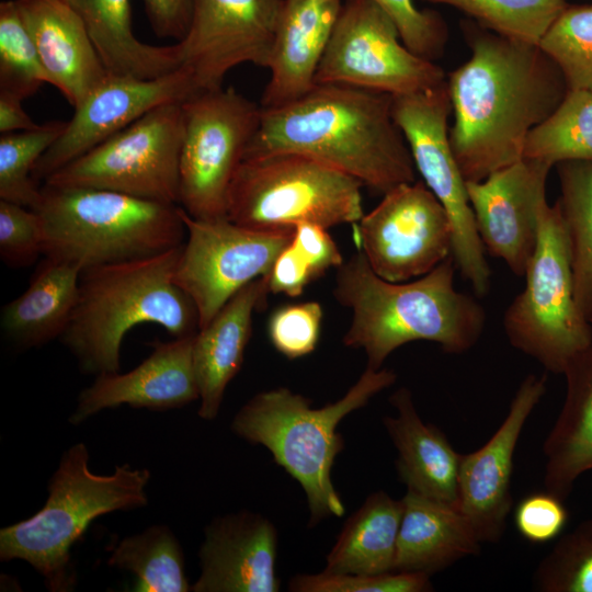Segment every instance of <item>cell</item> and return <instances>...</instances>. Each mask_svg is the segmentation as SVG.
<instances>
[{
  "instance_id": "obj_39",
  "label": "cell",
  "mask_w": 592,
  "mask_h": 592,
  "mask_svg": "<svg viewBox=\"0 0 592 592\" xmlns=\"http://www.w3.org/2000/svg\"><path fill=\"white\" fill-rule=\"evenodd\" d=\"M430 576L419 572L388 571L377 574L331 573L297 574L289 581L294 592H426L433 585Z\"/></svg>"
},
{
  "instance_id": "obj_37",
  "label": "cell",
  "mask_w": 592,
  "mask_h": 592,
  "mask_svg": "<svg viewBox=\"0 0 592 592\" xmlns=\"http://www.w3.org/2000/svg\"><path fill=\"white\" fill-rule=\"evenodd\" d=\"M538 46L559 67L568 89H592V4H568Z\"/></svg>"
},
{
  "instance_id": "obj_9",
  "label": "cell",
  "mask_w": 592,
  "mask_h": 592,
  "mask_svg": "<svg viewBox=\"0 0 592 592\" xmlns=\"http://www.w3.org/2000/svg\"><path fill=\"white\" fill-rule=\"evenodd\" d=\"M524 289L508 307L503 327L516 350L546 371L562 374L592 346V325L580 311L570 254L557 202L543 206L534 253L524 274Z\"/></svg>"
},
{
  "instance_id": "obj_21",
  "label": "cell",
  "mask_w": 592,
  "mask_h": 592,
  "mask_svg": "<svg viewBox=\"0 0 592 592\" xmlns=\"http://www.w3.org/2000/svg\"><path fill=\"white\" fill-rule=\"evenodd\" d=\"M277 531L247 510L217 516L205 527L198 550L201 573L193 592H277Z\"/></svg>"
},
{
  "instance_id": "obj_42",
  "label": "cell",
  "mask_w": 592,
  "mask_h": 592,
  "mask_svg": "<svg viewBox=\"0 0 592 592\" xmlns=\"http://www.w3.org/2000/svg\"><path fill=\"white\" fill-rule=\"evenodd\" d=\"M43 227L29 207L0 200V257L12 269L26 267L43 255Z\"/></svg>"
},
{
  "instance_id": "obj_29",
  "label": "cell",
  "mask_w": 592,
  "mask_h": 592,
  "mask_svg": "<svg viewBox=\"0 0 592 592\" xmlns=\"http://www.w3.org/2000/svg\"><path fill=\"white\" fill-rule=\"evenodd\" d=\"M83 22L110 75L156 78L181 67L177 43L139 41L132 27L130 0H65Z\"/></svg>"
},
{
  "instance_id": "obj_38",
  "label": "cell",
  "mask_w": 592,
  "mask_h": 592,
  "mask_svg": "<svg viewBox=\"0 0 592 592\" xmlns=\"http://www.w3.org/2000/svg\"><path fill=\"white\" fill-rule=\"evenodd\" d=\"M533 581L543 592H592V517L557 540L538 563Z\"/></svg>"
},
{
  "instance_id": "obj_22",
  "label": "cell",
  "mask_w": 592,
  "mask_h": 592,
  "mask_svg": "<svg viewBox=\"0 0 592 592\" xmlns=\"http://www.w3.org/2000/svg\"><path fill=\"white\" fill-rule=\"evenodd\" d=\"M49 84L76 107L107 75L91 37L65 0H15Z\"/></svg>"
},
{
  "instance_id": "obj_5",
  "label": "cell",
  "mask_w": 592,
  "mask_h": 592,
  "mask_svg": "<svg viewBox=\"0 0 592 592\" xmlns=\"http://www.w3.org/2000/svg\"><path fill=\"white\" fill-rule=\"evenodd\" d=\"M387 368L366 367L357 382L335 402L311 408L310 400L286 387L254 395L235 414L231 431L271 452L303 488L310 527L329 516H342L343 501L333 486L331 473L344 440L337 431L341 420L368 403L396 382Z\"/></svg>"
},
{
  "instance_id": "obj_19",
  "label": "cell",
  "mask_w": 592,
  "mask_h": 592,
  "mask_svg": "<svg viewBox=\"0 0 592 592\" xmlns=\"http://www.w3.org/2000/svg\"><path fill=\"white\" fill-rule=\"evenodd\" d=\"M546 376L528 375L517 388L506 417L480 448L462 454L456 509L479 540L498 543L512 508L513 458L523 428L546 392Z\"/></svg>"
},
{
  "instance_id": "obj_4",
  "label": "cell",
  "mask_w": 592,
  "mask_h": 592,
  "mask_svg": "<svg viewBox=\"0 0 592 592\" xmlns=\"http://www.w3.org/2000/svg\"><path fill=\"white\" fill-rule=\"evenodd\" d=\"M182 246L81 271L77 301L59 339L83 373L119 372L123 339L137 325H159L174 338L198 331L196 307L173 280Z\"/></svg>"
},
{
  "instance_id": "obj_16",
  "label": "cell",
  "mask_w": 592,
  "mask_h": 592,
  "mask_svg": "<svg viewBox=\"0 0 592 592\" xmlns=\"http://www.w3.org/2000/svg\"><path fill=\"white\" fill-rule=\"evenodd\" d=\"M285 0H193L190 24L177 42L181 67L197 91L223 87L241 64L266 68Z\"/></svg>"
},
{
  "instance_id": "obj_26",
  "label": "cell",
  "mask_w": 592,
  "mask_h": 592,
  "mask_svg": "<svg viewBox=\"0 0 592 592\" xmlns=\"http://www.w3.org/2000/svg\"><path fill=\"white\" fill-rule=\"evenodd\" d=\"M394 571L432 576L468 556L481 542L455 506L407 490L402 498Z\"/></svg>"
},
{
  "instance_id": "obj_36",
  "label": "cell",
  "mask_w": 592,
  "mask_h": 592,
  "mask_svg": "<svg viewBox=\"0 0 592 592\" xmlns=\"http://www.w3.org/2000/svg\"><path fill=\"white\" fill-rule=\"evenodd\" d=\"M49 83L15 0L0 3V92L24 100Z\"/></svg>"
},
{
  "instance_id": "obj_32",
  "label": "cell",
  "mask_w": 592,
  "mask_h": 592,
  "mask_svg": "<svg viewBox=\"0 0 592 592\" xmlns=\"http://www.w3.org/2000/svg\"><path fill=\"white\" fill-rule=\"evenodd\" d=\"M107 563L135 574L137 592L192 591L182 547L167 525H151L111 548Z\"/></svg>"
},
{
  "instance_id": "obj_46",
  "label": "cell",
  "mask_w": 592,
  "mask_h": 592,
  "mask_svg": "<svg viewBox=\"0 0 592 592\" xmlns=\"http://www.w3.org/2000/svg\"><path fill=\"white\" fill-rule=\"evenodd\" d=\"M152 31L181 41L189 27L193 0H141Z\"/></svg>"
},
{
  "instance_id": "obj_3",
  "label": "cell",
  "mask_w": 592,
  "mask_h": 592,
  "mask_svg": "<svg viewBox=\"0 0 592 592\" xmlns=\"http://www.w3.org/2000/svg\"><path fill=\"white\" fill-rule=\"evenodd\" d=\"M453 255L429 273L406 282L379 277L357 250L337 267L333 296L351 309L343 337L346 346L362 349L366 367L379 369L401 345L431 341L451 354L469 351L480 339L486 311L455 288Z\"/></svg>"
},
{
  "instance_id": "obj_40",
  "label": "cell",
  "mask_w": 592,
  "mask_h": 592,
  "mask_svg": "<svg viewBox=\"0 0 592 592\" xmlns=\"http://www.w3.org/2000/svg\"><path fill=\"white\" fill-rule=\"evenodd\" d=\"M395 22L402 43L414 54L433 60L442 55L447 25L433 10H420L413 0H373Z\"/></svg>"
},
{
  "instance_id": "obj_45",
  "label": "cell",
  "mask_w": 592,
  "mask_h": 592,
  "mask_svg": "<svg viewBox=\"0 0 592 592\" xmlns=\"http://www.w3.org/2000/svg\"><path fill=\"white\" fill-rule=\"evenodd\" d=\"M265 277L270 293H282L289 297L299 296L311 281L318 278L292 241L277 255Z\"/></svg>"
},
{
  "instance_id": "obj_6",
  "label": "cell",
  "mask_w": 592,
  "mask_h": 592,
  "mask_svg": "<svg viewBox=\"0 0 592 592\" xmlns=\"http://www.w3.org/2000/svg\"><path fill=\"white\" fill-rule=\"evenodd\" d=\"M89 458L84 443L70 446L48 481L44 506L31 517L0 530L1 561H26L53 592L75 588L77 577L70 551L92 521L148 504V469L123 464L110 475H98L90 470Z\"/></svg>"
},
{
  "instance_id": "obj_33",
  "label": "cell",
  "mask_w": 592,
  "mask_h": 592,
  "mask_svg": "<svg viewBox=\"0 0 592 592\" xmlns=\"http://www.w3.org/2000/svg\"><path fill=\"white\" fill-rule=\"evenodd\" d=\"M523 158L551 167L592 161V89H569L557 109L530 132Z\"/></svg>"
},
{
  "instance_id": "obj_41",
  "label": "cell",
  "mask_w": 592,
  "mask_h": 592,
  "mask_svg": "<svg viewBox=\"0 0 592 592\" xmlns=\"http://www.w3.org/2000/svg\"><path fill=\"white\" fill-rule=\"evenodd\" d=\"M322 317V307L317 301L280 307L269 320L271 343L289 360L311 353L319 340Z\"/></svg>"
},
{
  "instance_id": "obj_47",
  "label": "cell",
  "mask_w": 592,
  "mask_h": 592,
  "mask_svg": "<svg viewBox=\"0 0 592 592\" xmlns=\"http://www.w3.org/2000/svg\"><path fill=\"white\" fill-rule=\"evenodd\" d=\"M23 100L0 92V134H9L37 128L31 116L22 106Z\"/></svg>"
},
{
  "instance_id": "obj_13",
  "label": "cell",
  "mask_w": 592,
  "mask_h": 592,
  "mask_svg": "<svg viewBox=\"0 0 592 592\" xmlns=\"http://www.w3.org/2000/svg\"><path fill=\"white\" fill-rule=\"evenodd\" d=\"M446 81L433 60L411 52L392 19L373 0H344L315 84H343L390 95Z\"/></svg>"
},
{
  "instance_id": "obj_15",
  "label": "cell",
  "mask_w": 592,
  "mask_h": 592,
  "mask_svg": "<svg viewBox=\"0 0 592 592\" xmlns=\"http://www.w3.org/2000/svg\"><path fill=\"white\" fill-rule=\"evenodd\" d=\"M353 225L357 250L389 282L420 277L452 255L449 216L423 181L401 183Z\"/></svg>"
},
{
  "instance_id": "obj_24",
  "label": "cell",
  "mask_w": 592,
  "mask_h": 592,
  "mask_svg": "<svg viewBox=\"0 0 592 592\" xmlns=\"http://www.w3.org/2000/svg\"><path fill=\"white\" fill-rule=\"evenodd\" d=\"M270 293L266 277H259L235 294L194 335L193 365L201 405L197 414L214 420L228 384L241 369L252 334V317Z\"/></svg>"
},
{
  "instance_id": "obj_23",
  "label": "cell",
  "mask_w": 592,
  "mask_h": 592,
  "mask_svg": "<svg viewBox=\"0 0 592 592\" xmlns=\"http://www.w3.org/2000/svg\"><path fill=\"white\" fill-rule=\"evenodd\" d=\"M343 0H285L260 105L292 102L315 86Z\"/></svg>"
},
{
  "instance_id": "obj_7",
  "label": "cell",
  "mask_w": 592,
  "mask_h": 592,
  "mask_svg": "<svg viewBox=\"0 0 592 592\" xmlns=\"http://www.w3.org/2000/svg\"><path fill=\"white\" fill-rule=\"evenodd\" d=\"M34 210L43 255L82 270L163 253L184 243L180 206L124 193L44 184Z\"/></svg>"
},
{
  "instance_id": "obj_27",
  "label": "cell",
  "mask_w": 592,
  "mask_h": 592,
  "mask_svg": "<svg viewBox=\"0 0 592 592\" xmlns=\"http://www.w3.org/2000/svg\"><path fill=\"white\" fill-rule=\"evenodd\" d=\"M562 374L566 398L543 452L545 489L565 501L576 480L592 470V346L578 354Z\"/></svg>"
},
{
  "instance_id": "obj_12",
  "label": "cell",
  "mask_w": 592,
  "mask_h": 592,
  "mask_svg": "<svg viewBox=\"0 0 592 592\" xmlns=\"http://www.w3.org/2000/svg\"><path fill=\"white\" fill-rule=\"evenodd\" d=\"M391 112L415 170L449 216L456 267L476 294L483 296L490 287L491 270L477 231L466 180L451 145L452 103L447 81L428 90L392 95Z\"/></svg>"
},
{
  "instance_id": "obj_30",
  "label": "cell",
  "mask_w": 592,
  "mask_h": 592,
  "mask_svg": "<svg viewBox=\"0 0 592 592\" xmlns=\"http://www.w3.org/2000/svg\"><path fill=\"white\" fill-rule=\"evenodd\" d=\"M402 511V499H394L382 490L371 493L345 521L327 555L323 571L351 574L394 571Z\"/></svg>"
},
{
  "instance_id": "obj_20",
  "label": "cell",
  "mask_w": 592,
  "mask_h": 592,
  "mask_svg": "<svg viewBox=\"0 0 592 592\" xmlns=\"http://www.w3.org/2000/svg\"><path fill=\"white\" fill-rule=\"evenodd\" d=\"M194 335L151 342V353L134 369L98 375L80 392L69 422L79 424L122 405L163 411L200 399L193 365Z\"/></svg>"
},
{
  "instance_id": "obj_2",
  "label": "cell",
  "mask_w": 592,
  "mask_h": 592,
  "mask_svg": "<svg viewBox=\"0 0 592 592\" xmlns=\"http://www.w3.org/2000/svg\"><path fill=\"white\" fill-rule=\"evenodd\" d=\"M392 95L343 84H315L286 104L262 107L243 159L276 152L307 156L377 193L415 180Z\"/></svg>"
},
{
  "instance_id": "obj_14",
  "label": "cell",
  "mask_w": 592,
  "mask_h": 592,
  "mask_svg": "<svg viewBox=\"0 0 592 592\" xmlns=\"http://www.w3.org/2000/svg\"><path fill=\"white\" fill-rule=\"evenodd\" d=\"M180 213L187 239L173 280L194 303L201 329L242 287L270 273L294 229L258 230L227 217L197 219L181 207Z\"/></svg>"
},
{
  "instance_id": "obj_35",
  "label": "cell",
  "mask_w": 592,
  "mask_h": 592,
  "mask_svg": "<svg viewBox=\"0 0 592 592\" xmlns=\"http://www.w3.org/2000/svg\"><path fill=\"white\" fill-rule=\"evenodd\" d=\"M454 7L500 35L537 44L567 8L566 0H421Z\"/></svg>"
},
{
  "instance_id": "obj_1",
  "label": "cell",
  "mask_w": 592,
  "mask_h": 592,
  "mask_svg": "<svg viewBox=\"0 0 592 592\" xmlns=\"http://www.w3.org/2000/svg\"><path fill=\"white\" fill-rule=\"evenodd\" d=\"M467 61L446 79L454 114L451 145L466 180L481 181L523 158L530 132L568 89L556 62L537 45L462 24Z\"/></svg>"
},
{
  "instance_id": "obj_44",
  "label": "cell",
  "mask_w": 592,
  "mask_h": 592,
  "mask_svg": "<svg viewBox=\"0 0 592 592\" xmlns=\"http://www.w3.org/2000/svg\"><path fill=\"white\" fill-rule=\"evenodd\" d=\"M292 244L309 263L318 277L330 267H339L344 261L329 235L328 229L310 223L298 224L294 228Z\"/></svg>"
},
{
  "instance_id": "obj_8",
  "label": "cell",
  "mask_w": 592,
  "mask_h": 592,
  "mask_svg": "<svg viewBox=\"0 0 592 592\" xmlns=\"http://www.w3.org/2000/svg\"><path fill=\"white\" fill-rule=\"evenodd\" d=\"M362 187L353 177L307 156L247 158L229 190L227 218L258 230L294 229L301 223L327 229L354 225L364 215Z\"/></svg>"
},
{
  "instance_id": "obj_43",
  "label": "cell",
  "mask_w": 592,
  "mask_h": 592,
  "mask_svg": "<svg viewBox=\"0 0 592 592\" xmlns=\"http://www.w3.org/2000/svg\"><path fill=\"white\" fill-rule=\"evenodd\" d=\"M568 516L563 501L546 490L528 494L517 503L514 524L527 542L545 544L561 534Z\"/></svg>"
},
{
  "instance_id": "obj_11",
  "label": "cell",
  "mask_w": 592,
  "mask_h": 592,
  "mask_svg": "<svg viewBox=\"0 0 592 592\" xmlns=\"http://www.w3.org/2000/svg\"><path fill=\"white\" fill-rule=\"evenodd\" d=\"M183 129L182 102L160 105L50 174L44 184L110 190L178 205Z\"/></svg>"
},
{
  "instance_id": "obj_17",
  "label": "cell",
  "mask_w": 592,
  "mask_h": 592,
  "mask_svg": "<svg viewBox=\"0 0 592 592\" xmlns=\"http://www.w3.org/2000/svg\"><path fill=\"white\" fill-rule=\"evenodd\" d=\"M195 92L191 75L182 67L156 78L109 73L73 107L62 134L37 161L33 179L45 181L151 110L183 102Z\"/></svg>"
},
{
  "instance_id": "obj_34",
  "label": "cell",
  "mask_w": 592,
  "mask_h": 592,
  "mask_svg": "<svg viewBox=\"0 0 592 592\" xmlns=\"http://www.w3.org/2000/svg\"><path fill=\"white\" fill-rule=\"evenodd\" d=\"M66 124L54 121L30 130L0 134V200L36 207L42 189L33 179L34 168Z\"/></svg>"
},
{
  "instance_id": "obj_18",
  "label": "cell",
  "mask_w": 592,
  "mask_h": 592,
  "mask_svg": "<svg viewBox=\"0 0 592 592\" xmlns=\"http://www.w3.org/2000/svg\"><path fill=\"white\" fill-rule=\"evenodd\" d=\"M551 168L548 163L522 158L481 181L466 182L485 249L503 260L517 276H524L537 243Z\"/></svg>"
},
{
  "instance_id": "obj_28",
  "label": "cell",
  "mask_w": 592,
  "mask_h": 592,
  "mask_svg": "<svg viewBox=\"0 0 592 592\" xmlns=\"http://www.w3.org/2000/svg\"><path fill=\"white\" fill-rule=\"evenodd\" d=\"M80 274L77 265L44 257L26 289L1 308L5 338L19 349L60 338L77 301Z\"/></svg>"
},
{
  "instance_id": "obj_10",
  "label": "cell",
  "mask_w": 592,
  "mask_h": 592,
  "mask_svg": "<svg viewBox=\"0 0 592 592\" xmlns=\"http://www.w3.org/2000/svg\"><path fill=\"white\" fill-rule=\"evenodd\" d=\"M178 205L191 217H227L229 190L254 136L261 105L232 87L197 91L182 102Z\"/></svg>"
},
{
  "instance_id": "obj_25",
  "label": "cell",
  "mask_w": 592,
  "mask_h": 592,
  "mask_svg": "<svg viewBox=\"0 0 592 592\" xmlns=\"http://www.w3.org/2000/svg\"><path fill=\"white\" fill-rule=\"evenodd\" d=\"M389 401L397 414L383 423L398 453L400 480L407 490L456 506L462 454L440 429L420 418L409 389H397Z\"/></svg>"
},
{
  "instance_id": "obj_31",
  "label": "cell",
  "mask_w": 592,
  "mask_h": 592,
  "mask_svg": "<svg viewBox=\"0 0 592 592\" xmlns=\"http://www.w3.org/2000/svg\"><path fill=\"white\" fill-rule=\"evenodd\" d=\"M557 166V201L570 254L574 297L592 325V161H565Z\"/></svg>"
}]
</instances>
